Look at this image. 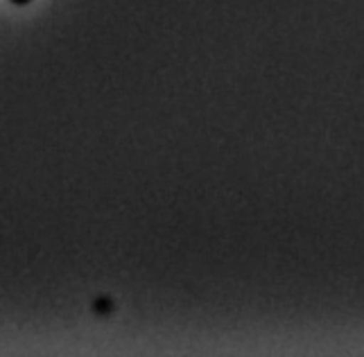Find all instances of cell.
Segmentation results:
<instances>
[{
  "instance_id": "6da1fadb",
  "label": "cell",
  "mask_w": 364,
  "mask_h": 357,
  "mask_svg": "<svg viewBox=\"0 0 364 357\" xmlns=\"http://www.w3.org/2000/svg\"><path fill=\"white\" fill-rule=\"evenodd\" d=\"M9 3H14V5H28L30 0H9Z\"/></svg>"
}]
</instances>
